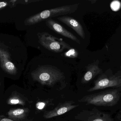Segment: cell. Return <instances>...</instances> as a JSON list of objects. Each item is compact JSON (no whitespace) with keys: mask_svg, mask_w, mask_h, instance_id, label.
Instances as JSON below:
<instances>
[{"mask_svg":"<svg viewBox=\"0 0 121 121\" xmlns=\"http://www.w3.org/2000/svg\"><path fill=\"white\" fill-rule=\"evenodd\" d=\"M121 96V88L113 89L85 96L79 102L97 106L112 107L118 103Z\"/></svg>","mask_w":121,"mask_h":121,"instance_id":"cell-1","label":"cell"},{"mask_svg":"<svg viewBox=\"0 0 121 121\" xmlns=\"http://www.w3.org/2000/svg\"><path fill=\"white\" fill-rule=\"evenodd\" d=\"M121 88V71L114 74L111 69L99 75L94 82V85L88 90V92H91L99 90L108 88Z\"/></svg>","mask_w":121,"mask_h":121,"instance_id":"cell-2","label":"cell"},{"mask_svg":"<svg viewBox=\"0 0 121 121\" xmlns=\"http://www.w3.org/2000/svg\"><path fill=\"white\" fill-rule=\"evenodd\" d=\"M33 79L43 85L52 86L64 77L62 72L50 67H40L32 73Z\"/></svg>","mask_w":121,"mask_h":121,"instance_id":"cell-3","label":"cell"},{"mask_svg":"<svg viewBox=\"0 0 121 121\" xmlns=\"http://www.w3.org/2000/svg\"><path fill=\"white\" fill-rule=\"evenodd\" d=\"M78 6V4L65 5L45 10L27 18L25 23L26 25H34L51 17L65 15L74 12Z\"/></svg>","mask_w":121,"mask_h":121,"instance_id":"cell-4","label":"cell"},{"mask_svg":"<svg viewBox=\"0 0 121 121\" xmlns=\"http://www.w3.org/2000/svg\"><path fill=\"white\" fill-rule=\"evenodd\" d=\"M81 121H115L111 115L95 108L91 110H84L75 117Z\"/></svg>","mask_w":121,"mask_h":121,"instance_id":"cell-5","label":"cell"},{"mask_svg":"<svg viewBox=\"0 0 121 121\" xmlns=\"http://www.w3.org/2000/svg\"><path fill=\"white\" fill-rule=\"evenodd\" d=\"M40 42L45 48L48 49L60 52L65 49H69L70 46L65 42L57 40L56 38L47 33L41 34L39 37Z\"/></svg>","mask_w":121,"mask_h":121,"instance_id":"cell-6","label":"cell"},{"mask_svg":"<svg viewBox=\"0 0 121 121\" xmlns=\"http://www.w3.org/2000/svg\"><path fill=\"white\" fill-rule=\"evenodd\" d=\"M0 63L2 69L10 75L16 74L17 70L16 67L11 62L9 52L0 45Z\"/></svg>","mask_w":121,"mask_h":121,"instance_id":"cell-7","label":"cell"},{"mask_svg":"<svg viewBox=\"0 0 121 121\" xmlns=\"http://www.w3.org/2000/svg\"><path fill=\"white\" fill-rule=\"evenodd\" d=\"M78 105L73 104L72 102H67L60 104L55 108L51 111L46 112L43 117L46 119L52 118L62 115L78 106Z\"/></svg>","mask_w":121,"mask_h":121,"instance_id":"cell-8","label":"cell"},{"mask_svg":"<svg viewBox=\"0 0 121 121\" xmlns=\"http://www.w3.org/2000/svg\"><path fill=\"white\" fill-rule=\"evenodd\" d=\"M46 22L48 26L52 30L65 37L69 38L77 43L80 44V41L75 36L52 18H48L46 21Z\"/></svg>","mask_w":121,"mask_h":121,"instance_id":"cell-9","label":"cell"},{"mask_svg":"<svg viewBox=\"0 0 121 121\" xmlns=\"http://www.w3.org/2000/svg\"><path fill=\"white\" fill-rule=\"evenodd\" d=\"M99 60H97L87 66L86 72L82 80V83L84 84L87 83L97 75L103 73V70L99 66Z\"/></svg>","mask_w":121,"mask_h":121,"instance_id":"cell-10","label":"cell"},{"mask_svg":"<svg viewBox=\"0 0 121 121\" xmlns=\"http://www.w3.org/2000/svg\"><path fill=\"white\" fill-rule=\"evenodd\" d=\"M57 19L72 28L82 39H84L85 35L84 29L77 20L72 17L65 16L59 17Z\"/></svg>","mask_w":121,"mask_h":121,"instance_id":"cell-11","label":"cell"},{"mask_svg":"<svg viewBox=\"0 0 121 121\" xmlns=\"http://www.w3.org/2000/svg\"><path fill=\"white\" fill-rule=\"evenodd\" d=\"M30 113L27 108L10 109L7 113L9 119L17 121H25Z\"/></svg>","mask_w":121,"mask_h":121,"instance_id":"cell-12","label":"cell"},{"mask_svg":"<svg viewBox=\"0 0 121 121\" xmlns=\"http://www.w3.org/2000/svg\"><path fill=\"white\" fill-rule=\"evenodd\" d=\"M8 104L13 105H21L24 106L25 104V101L24 98H23L19 95H14L12 96L7 101Z\"/></svg>","mask_w":121,"mask_h":121,"instance_id":"cell-13","label":"cell"},{"mask_svg":"<svg viewBox=\"0 0 121 121\" xmlns=\"http://www.w3.org/2000/svg\"><path fill=\"white\" fill-rule=\"evenodd\" d=\"M121 6V3L118 1H114L111 3V7L113 10H118Z\"/></svg>","mask_w":121,"mask_h":121,"instance_id":"cell-14","label":"cell"},{"mask_svg":"<svg viewBox=\"0 0 121 121\" xmlns=\"http://www.w3.org/2000/svg\"><path fill=\"white\" fill-rule=\"evenodd\" d=\"M65 55L69 57L75 58L78 56V53L74 49H70L65 53Z\"/></svg>","mask_w":121,"mask_h":121,"instance_id":"cell-15","label":"cell"},{"mask_svg":"<svg viewBox=\"0 0 121 121\" xmlns=\"http://www.w3.org/2000/svg\"><path fill=\"white\" fill-rule=\"evenodd\" d=\"M47 104L46 102H38L36 103V107L39 110L44 109L46 106H47Z\"/></svg>","mask_w":121,"mask_h":121,"instance_id":"cell-16","label":"cell"},{"mask_svg":"<svg viewBox=\"0 0 121 121\" xmlns=\"http://www.w3.org/2000/svg\"><path fill=\"white\" fill-rule=\"evenodd\" d=\"M116 121H121V108L115 117Z\"/></svg>","mask_w":121,"mask_h":121,"instance_id":"cell-17","label":"cell"},{"mask_svg":"<svg viewBox=\"0 0 121 121\" xmlns=\"http://www.w3.org/2000/svg\"><path fill=\"white\" fill-rule=\"evenodd\" d=\"M0 121H15V120H12L8 118H6L3 117V116H0Z\"/></svg>","mask_w":121,"mask_h":121,"instance_id":"cell-18","label":"cell"},{"mask_svg":"<svg viewBox=\"0 0 121 121\" xmlns=\"http://www.w3.org/2000/svg\"><path fill=\"white\" fill-rule=\"evenodd\" d=\"M8 5L7 2L5 1H0V9L6 7Z\"/></svg>","mask_w":121,"mask_h":121,"instance_id":"cell-19","label":"cell"},{"mask_svg":"<svg viewBox=\"0 0 121 121\" xmlns=\"http://www.w3.org/2000/svg\"><path fill=\"white\" fill-rule=\"evenodd\" d=\"M120 68H121V66H120Z\"/></svg>","mask_w":121,"mask_h":121,"instance_id":"cell-20","label":"cell"},{"mask_svg":"<svg viewBox=\"0 0 121 121\" xmlns=\"http://www.w3.org/2000/svg\"><path fill=\"white\" fill-rule=\"evenodd\" d=\"M1 86V82H0V87Z\"/></svg>","mask_w":121,"mask_h":121,"instance_id":"cell-21","label":"cell"},{"mask_svg":"<svg viewBox=\"0 0 121 121\" xmlns=\"http://www.w3.org/2000/svg\"><path fill=\"white\" fill-rule=\"evenodd\" d=\"M120 52H121V50H120Z\"/></svg>","mask_w":121,"mask_h":121,"instance_id":"cell-22","label":"cell"}]
</instances>
